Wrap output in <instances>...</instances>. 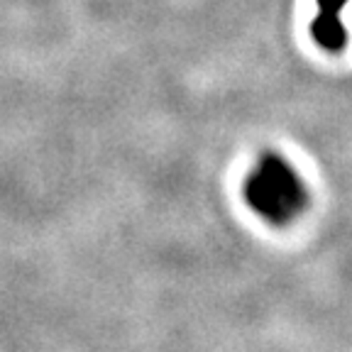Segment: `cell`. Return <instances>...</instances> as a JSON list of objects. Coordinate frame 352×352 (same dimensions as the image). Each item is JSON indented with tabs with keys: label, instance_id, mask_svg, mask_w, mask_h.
Masks as SVG:
<instances>
[{
	"label": "cell",
	"instance_id": "cell-1",
	"mask_svg": "<svg viewBox=\"0 0 352 352\" xmlns=\"http://www.w3.org/2000/svg\"><path fill=\"white\" fill-rule=\"evenodd\" d=\"M245 201L262 220L286 226L306 208L308 193L289 162L279 154H264L245 182Z\"/></svg>",
	"mask_w": 352,
	"mask_h": 352
},
{
	"label": "cell",
	"instance_id": "cell-2",
	"mask_svg": "<svg viewBox=\"0 0 352 352\" xmlns=\"http://www.w3.org/2000/svg\"><path fill=\"white\" fill-rule=\"evenodd\" d=\"M311 34H314L316 44L328 52H338L345 47V25L340 22L338 12H320L314 22H311Z\"/></svg>",
	"mask_w": 352,
	"mask_h": 352
},
{
	"label": "cell",
	"instance_id": "cell-3",
	"mask_svg": "<svg viewBox=\"0 0 352 352\" xmlns=\"http://www.w3.org/2000/svg\"><path fill=\"white\" fill-rule=\"evenodd\" d=\"M320 12H340L347 6V0H316Z\"/></svg>",
	"mask_w": 352,
	"mask_h": 352
}]
</instances>
